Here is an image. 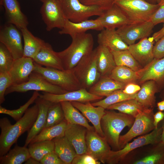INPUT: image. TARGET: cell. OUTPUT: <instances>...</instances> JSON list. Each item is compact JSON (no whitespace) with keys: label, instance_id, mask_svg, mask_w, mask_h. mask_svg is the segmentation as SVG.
<instances>
[{"label":"cell","instance_id":"cell-29","mask_svg":"<svg viewBox=\"0 0 164 164\" xmlns=\"http://www.w3.org/2000/svg\"><path fill=\"white\" fill-rule=\"evenodd\" d=\"M60 103L65 119L68 124L79 125L84 127L88 130H95L94 127L89 124L87 119L73 105L71 102L65 101Z\"/></svg>","mask_w":164,"mask_h":164},{"label":"cell","instance_id":"cell-39","mask_svg":"<svg viewBox=\"0 0 164 164\" xmlns=\"http://www.w3.org/2000/svg\"><path fill=\"white\" fill-rule=\"evenodd\" d=\"M116 66H124L135 71L143 67L135 60L128 50L120 51H111Z\"/></svg>","mask_w":164,"mask_h":164},{"label":"cell","instance_id":"cell-42","mask_svg":"<svg viewBox=\"0 0 164 164\" xmlns=\"http://www.w3.org/2000/svg\"><path fill=\"white\" fill-rule=\"evenodd\" d=\"M39 95L40 94L37 91H35L28 101L17 109L12 110L7 109L0 105V113L8 115L17 121L23 116L29 106L35 102Z\"/></svg>","mask_w":164,"mask_h":164},{"label":"cell","instance_id":"cell-13","mask_svg":"<svg viewBox=\"0 0 164 164\" xmlns=\"http://www.w3.org/2000/svg\"><path fill=\"white\" fill-rule=\"evenodd\" d=\"M154 26L149 21L125 25L118 28L116 31L123 41L129 46L135 43L138 40L149 37Z\"/></svg>","mask_w":164,"mask_h":164},{"label":"cell","instance_id":"cell-19","mask_svg":"<svg viewBox=\"0 0 164 164\" xmlns=\"http://www.w3.org/2000/svg\"><path fill=\"white\" fill-rule=\"evenodd\" d=\"M97 19L104 28L115 29L124 26L132 24L123 11L115 4L104 10Z\"/></svg>","mask_w":164,"mask_h":164},{"label":"cell","instance_id":"cell-25","mask_svg":"<svg viewBox=\"0 0 164 164\" xmlns=\"http://www.w3.org/2000/svg\"><path fill=\"white\" fill-rule=\"evenodd\" d=\"M99 45L105 46L112 51L128 50V46L122 40L115 29H104L97 35Z\"/></svg>","mask_w":164,"mask_h":164},{"label":"cell","instance_id":"cell-20","mask_svg":"<svg viewBox=\"0 0 164 164\" xmlns=\"http://www.w3.org/2000/svg\"><path fill=\"white\" fill-rule=\"evenodd\" d=\"M0 5L5 9L8 23L14 25L20 30L27 27V18L22 12L17 0H0Z\"/></svg>","mask_w":164,"mask_h":164},{"label":"cell","instance_id":"cell-43","mask_svg":"<svg viewBox=\"0 0 164 164\" xmlns=\"http://www.w3.org/2000/svg\"><path fill=\"white\" fill-rule=\"evenodd\" d=\"M15 61L6 47L0 43V73L8 72Z\"/></svg>","mask_w":164,"mask_h":164},{"label":"cell","instance_id":"cell-37","mask_svg":"<svg viewBox=\"0 0 164 164\" xmlns=\"http://www.w3.org/2000/svg\"><path fill=\"white\" fill-rule=\"evenodd\" d=\"M149 109L150 108L143 106L135 99H133L111 105L106 109L116 110L120 112L131 115L135 118L140 113Z\"/></svg>","mask_w":164,"mask_h":164},{"label":"cell","instance_id":"cell-17","mask_svg":"<svg viewBox=\"0 0 164 164\" xmlns=\"http://www.w3.org/2000/svg\"><path fill=\"white\" fill-rule=\"evenodd\" d=\"M154 40L151 37L142 39L136 43L128 46V50L132 55L143 67L154 59L153 52Z\"/></svg>","mask_w":164,"mask_h":164},{"label":"cell","instance_id":"cell-14","mask_svg":"<svg viewBox=\"0 0 164 164\" xmlns=\"http://www.w3.org/2000/svg\"><path fill=\"white\" fill-rule=\"evenodd\" d=\"M87 153L96 160L105 163V159L111 149L104 137L95 130H87L86 135Z\"/></svg>","mask_w":164,"mask_h":164},{"label":"cell","instance_id":"cell-16","mask_svg":"<svg viewBox=\"0 0 164 164\" xmlns=\"http://www.w3.org/2000/svg\"><path fill=\"white\" fill-rule=\"evenodd\" d=\"M35 67L32 59L22 57L15 60L8 72L12 85H18L27 82Z\"/></svg>","mask_w":164,"mask_h":164},{"label":"cell","instance_id":"cell-38","mask_svg":"<svg viewBox=\"0 0 164 164\" xmlns=\"http://www.w3.org/2000/svg\"><path fill=\"white\" fill-rule=\"evenodd\" d=\"M28 146L31 157L39 162L46 155L54 152L53 140L36 142L30 143Z\"/></svg>","mask_w":164,"mask_h":164},{"label":"cell","instance_id":"cell-27","mask_svg":"<svg viewBox=\"0 0 164 164\" xmlns=\"http://www.w3.org/2000/svg\"><path fill=\"white\" fill-rule=\"evenodd\" d=\"M151 63L138 71H135L126 66H116L108 77L125 84L131 83H135L141 78L145 71L151 65Z\"/></svg>","mask_w":164,"mask_h":164},{"label":"cell","instance_id":"cell-1","mask_svg":"<svg viewBox=\"0 0 164 164\" xmlns=\"http://www.w3.org/2000/svg\"><path fill=\"white\" fill-rule=\"evenodd\" d=\"M39 111L38 106L35 103L13 125L7 118L0 119V157L8 152L22 134L29 131L37 117Z\"/></svg>","mask_w":164,"mask_h":164},{"label":"cell","instance_id":"cell-54","mask_svg":"<svg viewBox=\"0 0 164 164\" xmlns=\"http://www.w3.org/2000/svg\"><path fill=\"white\" fill-rule=\"evenodd\" d=\"M157 106L159 111H164V100L157 103Z\"/></svg>","mask_w":164,"mask_h":164},{"label":"cell","instance_id":"cell-21","mask_svg":"<svg viewBox=\"0 0 164 164\" xmlns=\"http://www.w3.org/2000/svg\"><path fill=\"white\" fill-rule=\"evenodd\" d=\"M87 131L83 126L68 124L64 136L73 146L77 155L87 152L86 135Z\"/></svg>","mask_w":164,"mask_h":164},{"label":"cell","instance_id":"cell-28","mask_svg":"<svg viewBox=\"0 0 164 164\" xmlns=\"http://www.w3.org/2000/svg\"><path fill=\"white\" fill-rule=\"evenodd\" d=\"M126 85L108 76L101 77L89 89L88 91L99 97H106L116 90L124 89Z\"/></svg>","mask_w":164,"mask_h":164},{"label":"cell","instance_id":"cell-51","mask_svg":"<svg viewBox=\"0 0 164 164\" xmlns=\"http://www.w3.org/2000/svg\"><path fill=\"white\" fill-rule=\"evenodd\" d=\"M153 118L154 124L156 128L158 127L159 123L164 118V112L159 111L154 114Z\"/></svg>","mask_w":164,"mask_h":164},{"label":"cell","instance_id":"cell-24","mask_svg":"<svg viewBox=\"0 0 164 164\" xmlns=\"http://www.w3.org/2000/svg\"><path fill=\"white\" fill-rule=\"evenodd\" d=\"M33 60L35 63L46 67L64 70L60 59L51 45L45 42Z\"/></svg>","mask_w":164,"mask_h":164},{"label":"cell","instance_id":"cell-7","mask_svg":"<svg viewBox=\"0 0 164 164\" xmlns=\"http://www.w3.org/2000/svg\"><path fill=\"white\" fill-rule=\"evenodd\" d=\"M82 88L89 89L101 77L97 63L95 48L84 56L73 69Z\"/></svg>","mask_w":164,"mask_h":164},{"label":"cell","instance_id":"cell-49","mask_svg":"<svg viewBox=\"0 0 164 164\" xmlns=\"http://www.w3.org/2000/svg\"><path fill=\"white\" fill-rule=\"evenodd\" d=\"M150 21L154 26L164 23V4L159 6L152 15Z\"/></svg>","mask_w":164,"mask_h":164},{"label":"cell","instance_id":"cell-4","mask_svg":"<svg viewBox=\"0 0 164 164\" xmlns=\"http://www.w3.org/2000/svg\"><path fill=\"white\" fill-rule=\"evenodd\" d=\"M34 64L35 67L33 72L39 74L51 84L67 91L82 88L73 69L60 70L43 67L35 62Z\"/></svg>","mask_w":164,"mask_h":164},{"label":"cell","instance_id":"cell-48","mask_svg":"<svg viewBox=\"0 0 164 164\" xmlns=\"http://www.w3.org/2000/svg\"><path fill=\"white\" fill-rule=\"evenodd\" d=\"M40 162L41 164H64L55 152L46 155Z\"/></svg>","mask_w":164,"mask_h":164},{"label":"cell","instance_id":"cell-22","mask_svg":"<svg viewBox=\"0 0 164 164\" xmlns=\"http://www.w3.org/2000/svg\"><path fill=\"white\" fill-rule=\"evenodd\" d=\"M38 106L39 111L37 117L29 132L24 146L27 147L32 140L45 127L47 112L52 102L39 97L35 101Z\"/></svg>","mask_w":164,"mask_h":164},{"label":"cell","instance_id":"cell-10","mask_svg":"<svg viewBox=\"0 0 164 164\" xmlns=\"http://www.w3.org/2000/svg\"><path fill=\"white\" fill-rule=\"evenodd\" d=\"M32 90L55 94H60L67 92L51 84L39 74L33 72L27 82L11 86L6 90L5 95L15 92L23 93Z\"/></svg>","mask_w":164,"mask_h":164},{"label":"cell","instance_id":"cell-55","mask_svg":"<svg viewBox=\"0 0 164 164\" xmlns=\"http://www.w3.org/2000/svg\"><path fill=\"white\" fill-rule=\"evenodd\" d=\"M163 120L162 126V131L160 142L164 144V118Z\"/></svg>","mask_w":164,"mask_h":164},{"label":"cell","instance_id":"cell-8","mask_svg":"<svg viewBox=\"0 0 164 164\" xmlns=\"http://www.w3.org/2000/svg\"><path fill=\"white\" fill-rule=\"evenodd\" d=\"M153 109L150 108L138 114L131 128L125 134L120 135L119 144L120 149L137 136L149 133L155 129Z\"/></svg>","mask_w":164,"mask_h":164},{"label":"cell","instance_id":"cell-5","mask_svg":"<svg viewBox=\"0 0 164 164\" xmlns=\"http://www.w3.org/2000/svg\"><path fill=\"white\" fill-rule=\"evenodd\" d=\"M114 4L123 11L132 23L150 21L160 6L145 0H116Z\"/></svg>","mask_w":164,"mask_h":164},{"label":"cell","instance_id":"cell-6","mask_svg":"<svg viewBox=\"0 0 164 164\" xmlns=\"http://www.w3.org/2000/svg\"><path fill=\"white\" fill-rule=\"evenodd\" d=\"M162 126L158 127L147 134L141 135L127 143L118 151L111 150L108 155L105 163L117 164L122 163L127 156L134 150L144 146L157 143L160 141Z\"/></svg>","mask_w":164,"mask_h":164},{"label":"cell","instance_id":"cell-46","mask_svg":"<svg viewBox=\"0 0 164 164\" xmlns=\"http://www.w3.org/2000/svg\"><path fill=\"white\" fill-rule=\"evenodd\" d=\"M101 162L86 153L77 155L73 160L71 164H100Z\"/></svg>","mask_w":164,"mask_h":164},{"label":"cell","instance_id":"cell-34","mask_svg":"<svg viewBox=\"0 0 164 164\" xmlns=\"http://www.w3.org/2000/svg\"><path fill=\"white\" fill-rule=\"evenodd\" d=\"M150 80L159 83L164 81V57L159 59L154 58L138 82L142 84Z\"/></svg>","mask_w":164,"mask_h":164},{"label":"cell","instance_id":"cell-12","mask_svg":"<svg viewBox=\"0 0 164 164\" xmlns=\"http://www.w3.org/2000/svg\"><path fill=\"white\" fill-rule=\"evenodd\" d=\"M15 26L8 23L2 26L0 30V42L8 49L15 60L23 56L22 34Z\"/></svg>","mask_w":164,"mask_h":164},{"label":"cell","instance_id":"cell-44","mask_svg":"<svg viewBox=\"0 0 164 164\" xmlns=\"http://www.w3.org/2000/svg\"><path fill=\"white\" fill-rule=\"evenodd\" d=\"M12 85L8 72L0 73V104L5 100V95L6 90Z\"/></svg>","mask_w":164,"mask_h":164},{"label":"cell","instance_id":"cell-45","mask_svg":"<svg viewBox=\"0 0 164 164\" xmlns=\"http://www.w3.org/2000/svg\"><path fill=\"white\" fill-rule=\"evenodd\" d=\"M83 4L87 5H96L104 10H107L114 4L116 0H79Z\"/></svg>","mask_w":164,"mask_h":164},{"label":"cell","instance_id":"cell-26","mask_svg":"<svg viewBox=\"0 0 164 164\" xmlns=\"http://www.w3.org/2000/svg\"><path fill=\"white\" fill-rule=\"evenodd\" d=\"M95 49L97 65L101 77L109 76L116 66L113 54L105 46L98 45Z\"/></svg>","mask_w":164,"mask_h":164},{"label":"cell","instance_id":"cell-41","mask_svg":"<svg viewBox=\"0 0 164 164\" xmlns=\"http://www.w3.org/2000/svg\"><path fill=\"white\" fill-rule=\"evenodd\" d=\"M64 119L63 112L60 103H52L48 109L45 127L56 125Z\"/></svg>","mask_w":164,"mask_h":164},{"label":"cell","instance_id":"cell-18","mask_svg":"<svg viewBox=\"0 0 164 164\" xmlns=\"http://www.w3.org/2000/svg\"><path fill=\"white\" fill-rule=\"evenodd\" d=\"M71 102L73 105L91 122L95 131L101 136L104 137L101 121L105 113V109L101 106H94L90 102L85 103L77 101Z\"/></svg>","mask_w":164,"mask_h":164},{"label":"cell","instance_id":"cell-47","mask_svg":"<svg viewBox=\"0 0 164 164\" xmlns=\"http://www.w3.org/2000/svg\"><path fill=\"white\" fill-rule=\"evenodd\" d=\"M153 52L154 58L159 59L164 57V36L156 42Z\"/></svg>","mask_w":164,"mask_h":164},{"label":"cell","instance_id":"cell-50","mask_svg":"<svg viewBox=\"0 0 164 164\" xmlns=\"http://www.w3.org/2000/svg\"><path fill=\"white\" fill-rule=\"evenodd\" d=\"M141 87L135 83H131L126 85L123 91L125 93L132 94L138 93Z\"/></svg>","mask_w":164,"mask_h":164},{"label":"cell","instance_id":"cell-2","mask_svg":"<svg viewBox=\"0 0 164 164\" xmlns=\"http://www.w3.org/2000/svg\"><path fill=\"white\" fill-rule=\"evenodd\" d=\"M135 119L134 117L127 114L113 110H105L101 125L104 137L111 150H120L119 144L120 134L125 127H131Z\"/></svg>","mask_w":164,"mask_h":164},{"label":"cell","instance_id":"cell-30","mask_svg":"<svg viewBox=\"0 0 164 164\" xmlns=\"http://www.w3.org/2000/svg\"><path fill=\"white\" fill-rule=\"evenodd\" d=\"M24 41V57L33 60L45 42L34 36L27 28L20 29Z\"/></svg>","mask_w":164,"mask_h":164},{"label":"cell","instance_id":"cell-58","mask_svg":"<svg viewBox=\"0 0 164 164\" xmlns=\"http://www.w3.org/2000/svg\"><path fill=\"white\" fill-rule=\"evenodd\" d=\"M58 0V1H60V2H61V1H62V0Z\"/></svg>","mask_w":164,"mask_h":164},{"label":"cell","instance_id":"cell-31","mask_svg":"<svg viewBox=\"0 0 164 164\" xmlns=\"http://www.w3.org/2000/svg\"><path fill=\"white\" fill-rule=\"evenodd\" d=\"M53 140L54 143V152L64 164H71L77 155L73 146L66 137L56 138Z\"/></svg>","mask_w":164,"mask_h":164},{"label":"cell","instance_id":"cell-40","mask_svg":"<svg viewBox=\"0 0 164 164\" xmlns=\"http://www.w3.org/2000/svg\"><path fill=\"white\" fill-rule=\"evenodd\" d=\"M137 93L132 94H128L124 92L123 89L118 90L104 99L91 104L94 106H101L106 109L111 105L125 100L135 99Z\"/></svg>","mask_w":164,"mask_h":164},{"label":"cell","instance_id":"cell-36","mask_svg":"<svg viewBox=\"0 0 164 164\" xmlns=\"http://www.w3.org/2000/svg\"><path fill=\"white\" fill-rule=\"evenodd\" d=\"M67 125V121L64 119L56 125L45 127L33 138L30 143L43 141L52 140L56 138L64 136Z\"/></svg>","mask_w":164,"mask_h":164},{"label":"cell","instance_id":"cell-23","mask_svg":"<svg viewBox=\"0 0 164 164\" xmlns=\"http://www.w3.org/2000/svg\"><path fill=\"white\" fill-rule=\"evenodd\" d=\"M104 29L101 22L97 19H87L78 22H73L66 19L63 27L59 31V33L69 35L72 37L77 34L85 33L89 30L101 31Z\"/></svg>","mask_w":164,"mask_h":164},{"label":"cell","instance_id":"cell-33","mask_svg":"<svg viewBox=\"0 0 164 164\" xmlns=\"http://www.w3.org/2000/svg\"><path fill=\"white\" fill-rule=\"evenodd\" d=\"M143 156L131 163L133 164H164V144L160 142L152 144Z\"/></svg>","mask_w":164,"mask_h":164},{"label":"cell","instance_id":"cell-9","mask_svg":"<svg viewBox=\"0 0 164 164\" xmlns=\"http://www.w3.org/2000/svg\"><path fill=\"white\" fill-rule=\"evenodd\" d=\"M61 4L66 18L74 22H81L95 15L99 16L104 10L96 5H87L79 0H62Z\"/></svg>","mask_w":164,"mask_h":164},{"label":"cell","instance_id":"cell-57","mask_svg":"<svg viewBox=\"0 0 164 164\" xmlns=\"http://www.w3.org/2000/svg\"><path fill=\"white\" fill-rule=\"evenodd\" d=\"M151 1H152L153 2H155V0H150Z\"/></svg>","mask_w":164,"mask_h":164},{"label":"cell","instance_id":"cell-11","mask_svg":"<svg viewBox=\"0 0 164 164\" xmlns=\"http://www.w3.org/2000/svg\"><path fill=\"white\" fill-rule=\"evenodd\" d=\"M42 2L40 13L46 30L50 31L55 28L62 29L67 19L61 2L57 0H43Z\"/></svg>","mask_w":164,"mask_h":164},{"label":"cell","instance_id":"cell-59","mask_svg":"<svg viewBox=\"0 0 164 164\" xmlns=\"http://www.w3.org/2000/svg\"><path fill=\"white\" fill-rule=\"evenodd\" d=\"M40 1H41V2H42L43 1V0H39Z\"/></svg>","mask_w":164,"mask_h":164},{"label":"cell","instance_id":"cell-32","mask_svg":"<svg viewBox=\"0 0 164 164\" xmlns=\"http://www.w3.org/2000/svg\"><path fill=\"white\" fill-rule=\"evenodd\" d=\"M156 87V82L153 80L145 81L142 83L135 99L144 107L153 109L155 105Z\"/></svg>","mask_w":164,"mask_h":164},{"label":"cell","instance_id":"cell-53","mask_svg":"<svg viewBox=\"0 0 164 164\" xmlns=\"http://www.w3.org/2000/svg\"><path fill=\"white\" fill-rule=\"evenodd\" d=\"M26 164H40V162L30 157L24 163Z\"/></svg>","mask_w":164,"mask_h":164},{"label":"cell","instance_id":"cell-56","mask_svg":"<svg viewBox=\"0 0 164 164\" xmlns=\"http://www.w3.org/2000/svg\"><path fill=\"white\" fill-rule=\"evenodd\" d=\"M157 4L161 5L164 4V0H155Z\"/></svg>","mask_w":164,"mask_h":164},{"label":"cell","instance_id":"cell-52","mask_svg":"<svg viewBox=\"0 0 164 164\" xmlns=\"http://www.w3.org/2000/svg\"><path fill=\"white\" fill-rule=\"evenodd\" d=\"M164 36V25L159 31L155 32L152 36L156 42Z\"/></svg>","mask_w":164,"mask_h":164},{"label":"cell","instance_id":"cell-3","mask_svg":"<svg viewBox=\"0 0 164 164\" xmlns=\"http://www.w3.org/2000/svg\"><path fill=\"white\" fill-rule=\"evenodd\" d=\"M71 38L72 42L67 48L56 52L64 70L73 69L84 56L93 50L94 40L91 34L85 32L78 34Z\"/></svg>","mask_w":164,"mask_h":164},{"label":"cell","instance_id":"cell-35","mask_svg":"<svg viewBox=\"0 0 164 164\" xmlns=\"http://www.w3.org/2000/svg\"><path fill=\"white\" fill-rule=\"evenodd\" d=\"M30 157L28 148L16 145L4 155L0 157V164H21Z\"/></svg>","mask_w":164,"mask_h":164},{"label":"cell","instance_id":"cell-15","mask_svg":"<svg viewBox=\"0 0 164 164\" xmlns=\"http://www.w3.org/2000/svg\"><path fill=\"white\" fill-rule=\"evenodd\" d=\"M39 97L54 103L65 101H77L85 103L101 99L103 98L94 95L89 92L87 89L83 88L60 94L43 92L42 94H40Z\"/></svg>","mask_w":164,"mask_h":164}]
</instances>
